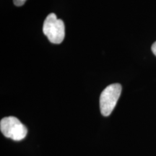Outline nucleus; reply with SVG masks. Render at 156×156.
<instances>
[{"mask_svg":"<svg viewBox=\"0 0 156 156\" xmlns=\"http://www.w3.org/2000/svg\"><path fill=\"white\" fill-rule=\"evenodd\" d=\"M122 93V85L119 83L109 85L103 90L100 96V109L103 116L112 114Z\"/></svg>","mask_w":156,"mask_h":156,"instance_id":"f03ea898","label":"nucleus"},{"mask_svg":"<svg viewBox=\"0 0 156 156\" xmlns=\"http://www.w3.org/2000/svg\"><path fill=\"white\" fill-rule=\"evenodd\" d=\"M151 48H152V51H153V53L156 56V41L153 44Z\"/></svg>","mask_w":156,"mask_h":156,"instance_id":"39448f33","label":"nucleus"},{"mask_svg":"<svg viewBox=\"0 0 156 156\" xmlns=\"http://www.w3.org/2000/svg\"><path fill=\"white\" fill-rule=\"evenodd\" d=\"M27 0H13V2H14L15 6H17V7H20V6H23Z\"/></svg>","mask_w":156,"mask_h":156,"instance_id":"20e7f679","label":"nucleus"},{"mask_svg":"<svg viewBox=\"0 0 156 156\" xmlns=\"http://www.w3.org/2000/svg\"><path fill=\"white\" fill-rule=\"evenodd\" d=\"M43 32L48 41L54 44H59L65 36V26L62 20L58 19L54 13H51L45 19Z\"/></svg>","mask_w":156,"mask_h":156,"instance_id":"f257e3e1","label":"nucleus"},{"mask_svg":"<svg viewBox=\"0 0 156 156\" xmlns=\"http://www.w3.org/2000/svg\"><path fill=\"white\" fill-rule=\"evenodd\" d=\"M0 129L6 137L15 141L23 140L28 133L26 126L15 116L3 118L0 122Z\"/></svg>","mask_w":156,"mask_h":156,"instance_id":"7ed1b4c3","label":"nucleus"}]
</instances>
